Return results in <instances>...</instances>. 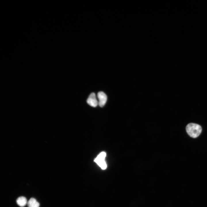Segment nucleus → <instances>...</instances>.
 Here are the masks:
<instances>
[{"instance_id": "1", "label": "nucleus", "mask_w": 207, "mask_h": 207, "mask_svg": "<svg viewBox=\"0 0 207 207\" xmlns=\"http://www.w3.org/2000/svg\"><path fill=\"white\" fill-rule=\"evenodd\" d=\"M187 133L191 137L195 138L200 134L202 128L199 125L194 123H190L186 126Z\"/></svg>"}, {"instance_id": "2", "label": "nucleus", "mask_w": 207, "mask_h": 207, "mask_svg": "<svg viewBox=\"0 0 207 207\" xmlns=\"http://www.w3.org/2000/svg\"><path fill=\"white\" fill-rule=\"evenodd\" d=\"M106 156V152H102L99 154L94 160L103 170L106 169L107 167V165L105 160Z\"/></svg>"}, {"instance_id": "3", "label": "nucleus", "mask_w": 207, "mask_h": 207, "mask_svg": "<svg viewBox=\"0 0 207 207\" xmlns=\"http://www.w3.org/2000/svg\"><path fill=\"white\" fill-rule=\"evenodd\" d=\"M97 97L99 100V105L101 107H103L107 100L106 95L103 92L100 91L97 93Z\"/></svg>"}, {"instance_id": "4", "label": "nucleus", "mask_w": 207, "mask_h": 207, "mask_svg": "<svg viewBox=\"0 0 207 207\" xmlns=\"http://www.w3.org/2000/svg\"><path fill=\"white\" fill-rule=\"evenodd\" d=\"M87 102L91 106L95 107L97 106L98 103L94 93H92L90 94L87 100Z\"/></svg>"}, {"instance_id": "5", "label": "nucleus", "mask_w": 207, "mask_h": 207, "mask_svg": "<svg viewBox=\"0 0 207 207\" xmlns=\"http://www.w3.org/2000/svg\"><path fill=\"white\" fill-rule=\"evenodd\" d=\"M16 202L17 204L20 206L23 207L26 204L27 201L26 198L22 196L18 198Z\"/></svg>"}, {"instance_id": "6", "label": "nucleus", "mask_w": 207, "mask_h": 207, "mask_svg": "<svg viewBox=\"0 0 207 207\" xmlns=\"http://www.w3.org/2000/svg\"><path fill=\"white\" fill-rule=\"evenodd\" d=\"M28 207H39V204L35 199L31 198L28 201Z\"/></svg>"}]
</instances>
